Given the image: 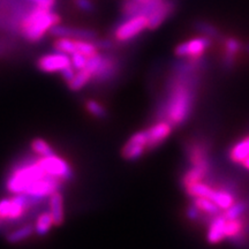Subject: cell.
I'll list each match as a JSON object with an SVG mask.
<instances>
[{"instance_id":"cell-1","label":"cell","mask_w":249,"mask_h":249,"mask_svg":"<svg viewBox=\"0 0 249 249\" xmlns=\"http://www.w3.org/2000/svg\"><path fill=\"white\" fill-rule=\"evenodd\" d=\"M192 71H179L169 85L166 101L161 107V117L172 126H181L191 117L195 102Z\"/></svg>"},{"instance_id":"cell-12","label":"cell","mask_w":249,"mask_h":249,"mask_svg":"<svg viewBox=\"0 0 249 249\" xmlns=\"http://www.w3.org/2000/svg\"><path fill=\"white\" fill-rule=\"evenodd\" d=\"M120 64L118 61V59L111 55H104L103 54V60L102 64L97 71L95 73V75L92 77V81L95 83H105L114 79L119 73Z\"/></svg>"},{"instance_id":"cell-20","label":"cell","mask_w":249,"mask_h":249,"mask_svg":"<svg viewBox=\"0 0 249 249\" xmlns=\"http://www.w3.org/2000/svg\"><path fill=\"white\" fill-rule=\"evenodd\" d=\"M224 46H225V55H224L223 58V64L224 66L231 68L232 65L234 64L236 54L240 52L242 44L240 40L233 38V37H230V38L225 39Z\"/></svg>"},{"instance_id":"cell-11","label":"cell","mask_w":249,"mask_h":249,"mask_svg":"<svg viewBox=\"0 0 249 249\" xmlns=\"http://www.w3.org/2000/svg\"><path fill=\"white\" fill-rule=\"evenodd\" d=\"M50 34L57 38H71L80 40H95L97 39V33L90 29L82 28H71L55 24L50 29Z\"/></svg>"},{"instance_id":"cell-18","label":"cell","mask_w":249,"mask_h":249,"mask_svg":"<svg viewBox=\"0 0 249 249\" xmlns=\"http://www.w3.org/2000/svg\"><path fill=\"white\" fill-rule=\"evenodd\" d=\"M229 157L232 163L240 164L249 157V136L240 140L230 149Z\"/></svg>"},{"instance_id":"cell-31","label":"cell","mask_w":249,"mask_h":249,"mask_svg":"<svg viewBox=\"0 0 249 249\" xmlns=\"http://www.w3.org/2000/svg\"><path fill=\"white\" fill-rule=\"evenodd\" d=\"M53 46L55 51L62 52V53H66L68 55L73 54L74 52H76L75 43H74V39L71 38H58L54 42Z\"/></svg>"},{"instance_id":"cell-34","label":"cell","mask_w":249,"mask_h":249,"mask_svg":"<svg viewBox=\"0 0 249 249\" xmlns=\"http://www.w3.org/2000/svg\"><path fill=\"white\" fill-rule=\"evenodd\" d=\"M201 213H202L200 211V209H198V208L196 207L195 204L189 205V207L187 208V210H186L187 217H188L191 220H197L198 218H200Z\"/></svg>"},{"instance_id":"cell-3","label":"cell","mask_w":249,"mask_h":249,"mask_svg":"<svg viewBox=\"0 0 249 249\" xmlns=\"http://www.w3.org/2000/svg\"><path fill=\"white\" fill-rule=\"evenodd\" d=\"M60 23V17L52 9L37 7L31 11L21 23V34L29 43H37L44 38L46 33L55 24Z\"/></svg>"},{"instance_id":"cell-15","label":"cell","mask_w":249,"mask_h":249,"mask_svg":"<svg viewBox=\"0 0 249 249\" xmlns=\"http://www.w3.org/2000/svg\"><path fill=\"white\" fill-rule=\"evenodd\" d=\"M174 7H176V5H174L173 1H171V0H166V1H165L164 4L157 9V11H155L150 17L147 18L149 29L151 30L157 29V28L160 27V24L173 13Z\"/></svg>"},{"instance_id":"cell-33","label":"cell","mask_w":249,"mask_h":249,"mask_svg":"<svg viewBox=\"0 0 249 249\" xmlns=\"http://www.w3.org/2000/svg\"><path fill=\"white\" fill-rule=\"evenodd\" d=\"M70 57L71 61V66L75 68L76 71H80L86 67L87 61H88V57H86L85 54L80 53V52H74V53L71 54Z\"/></svg>"},{"instance_id":"cell-24","label":"cell","mask_w":249,"mask_h":249,"mask_svg":"<svg viewBox=\"0 0 249 249\" xmlns=\"http://www.w3.org/2000/svg\"><path fill=\"white\" fill-rule=\"evenodd\" d=\"M35 233V229H34V225L31 224H26V225L18 227V229L14 230L11 233H8L7 236H6V240H7L8 244L15 245L18 244V242L26 240V239L29 238Z\"/></svg>"},{"instance_id":"cell-4","label":"cell","mask_w":249,"mask_h":249,"mask_svg":"<svg viewBox=\"0 0 249 249\" xmlns=\"http://www.w3.org/2000/svg\"><path fill=\"white\" fill-rule=\"evenodd\" d=\"M34 203L26 195H13L0 200V220H18L22 218Z\"/></svg>"},{"instance_id":"cell-32","label":"cell","mask_w":249,"mask_h":249,"mask_svg":"<svg viewBox=\"0 0 249 249\" xmlns=\"http://www.w3.org/2000/svg\"><path fill=\"white\" fill-rule=\"evenodd\" d=\"M247 209V203L245 202H235L231 208L225 210V213L223 214L225 216L226 219H236V218H240L244 213Z\"/></svg>"},{"instance_id":"cell-7","label":"cell","mask_w":249,"mask_h":249,"mask_svg":"<svg viewBox=\"0 0 249 249\" xmlns=\"http://www.w3.org/2000/svg\"><path fill=\"white\" fill-rule=\"evenodd\" d=\"M37 68L43 73L60 74L65 68L71 66V57L66 53L55 51L53 53H48L38 58L36 62Z\"/></svg>"},{"instance_id":"cell-22","label":"cell","mask_w":249,"mask_h":249,"mask_svg":"<svg viewBox=\"0 0 249 249\" xmlns=\"http://www.w3.org/2000/svg\"><path fill=\"white\" fill-rule=\"evenodd\" d=\"M185 191L187 193V195L191 196L192 198L210 197L211 193L213 191V187L202 180V181L194 182L192 183V185L185 187Z\"/></svg>"},{"instance_id":"cell-28","label":"cell","mask_w":249,"mask_h":249,"mask_svg":"<svg viewBox=\"0 0 249 249\" xmlns=\"http://www.w3.org/2000/svg\"><path fill=\"white\" fill-rule=\"evenodd\" d=\"M75 43V49L76 52L85 54L86 57H91V55L96 54L98 52V48L96 45L95 40H80V39H74Z\"/></svg>"},{"instance_id":"cell-9","label":"cell","mask_w":249,"mask_h":249,"mask_svg":"<svg viewBox=\"0 0 249 249\" xmlns=\"http://www.w3.org/2000/svg\"><path fill=\"white\" fill-rule=\"evenodd\" d=\"M148 150V141L145 130L134 133L130 138L124 143L121 155L126 160L134 161L141 158L144 152Z\"/></svg>"},{"instance_id":"cell-39","label":"cell","mask_w":249,"mask_h":249,"mask_svg":"<svg viewBox=\"0 0 249 249\" xmlns=\"http://www.w3.org/2000/svg\"><path fill=\"white\" fill-rule=\"evenodd\" d=\"M241 166L244 167L245 170H247V171H249V157L248 158H246V160L242 161L241 163Z\"/></svg>"},{"instance_id":"cell-26","label":"cell","mask_w":249,"mask_h":249,"mask_svg":"<svg viewBox=\"0 0 249 249\" xmlns=\"http://www.w3.org/2000/svg\"><path fill=\"white\" fill-rule=\"evenodd\" d=\"M193 204L200 209L201 213H204L209 216H216V214L220 213V209L213 203V200L209 197H195L193 198Z\"/></svg>"},{"instance_id":"cell-16","label":"cell","mask_w":249,"mask_h":249,"mask_svg":"<svg viewBox=\"0 0 249 249\" xmlns=\"http://www.w3.org/2000/svg\"><path fill=\"white\" fill-rule=\"evenodd\" d=\"M188 157L192 166L202 167L210 171V161L208 158L207 150L200 143H193L188 148Z\"/></svg>"},{"instance_id":"cell-38","label":"cell","mask_w":249,"mask_h":249,"mask_svg":"<svg viewBox=\"0 0 249 249\" xmlns=\"http://www.w3.org/2000/svg\"><path fill=\"white\" fill-rule=\"evenodd\" d=\"M96 45H97L98 50H108L112 48V42L110 39H95Z\"/></svg>"},{"instance_id":"cell-36","label":"cell","mask_w":249,"mask_h":249,"mask_svg":"<svg viewBox=\"0 0 249 249\" xmlns=\"http://www.w3.org/2000/svg\"><path fill=\"white\" fill-rule=\"evenodd\" d=\"M75 73H76L75 68H74L73 66H70V67L65 68V70L60 73V75L62 79H64L65 82L68 83L71 79H73L74 75H75Z\"/></svg>"},{"instance_id":"cell-10","label":"cell","mask_w":249,"mask_h":249,"mask_svg":"<svg viewBox=\"0 0 249 249\" xmlns=\"http://www.w3.org/2000/svg\"><path fill=\"white\" fill-rule=\"evenodd\" d=\"M145 130L148 141V149H155L160 145L166 139H169L173 130V126L167 120L161 119L157 123L152 124Z\"/></svg>"},{"instance_id":"cell-37","label":"cell","mask_w":249,"mask_h":249,"mask_svg":"<svg viewBox=\"0 0 249 249\" xmlns=\"http://www.w3.org/2000/svg\"><path fill=\"white\" fill-rule=\"evenodd\" d=\"M76 6L85 12H92L95 8L91 0H76Z\"/></svg>"},{"instance_id":"cell-6","label":"cell","mask_w":249,"mask_h":249,"mask_svg":"<svg viewBox=\"0 0 249 249\" xmlns=\"http://www.w3.org/2000/svg\"><path fill=\"white\" fill-rule=\"evenodd\" d=\"M148 29V18L143 15H134L126 18L114 30V38L118 42L126 43L138 37Z\"/></svg>"},{"instance_id":"cell-2","label":"cell","mask_w":249,"mask_h":249,"mask_svg":"<svg viewBox=\"0 0 249 249\" xmlns=\"http://www.w3.org/2000/svg\"><path fill=\"white\" fill-rule=\"evenodd\" d=\"M49 177L40 166L38 160H26L18 164L6 179V189L12 195H23L29 187L38 180Z\"/></svg>"},{"instance_id":"cell-21","label":"cell","mask_w":249,"mask_h":249,"mask_svg":"<svg viewBox=\"0 0 249 249\" xmlns=\"http://www.w3.org/2000/svg\"><path fill=\"white\" fill-rule=\"evenodd\" d=\"M92 73L90 71L87 70V68H82V70L80 71H76L75 75H74L73 79H71L70 82L67 83L68 86V89L71 90V91H80V90H82L85 88L86 86H88L90 82L92 81Z\"/></svg>"},{"instance_id":"cell-25","label":"cell","mask_w":249,"mask_h":249,"mask_svg":"<svg viewBox=\"0 0 249 249\" xmlns=\"http://www.w3.org/2000/svg\"><path fill=\"white\" fill-rule=\"evenodd\" d=\"M210 171L207 169H202V167H197V166H192L191 169H188L186 171L185 176L182 178V185L183 187H187L192 183L197 182V181H202L205 177L208 176Z\"/></svg>"},{"instance_id":"cell-17","label":"cell","mask_w":249,"mask_h":249,"mask_svg":"<svg viewBox=\"0 0 249 249\" xmlns=\"http://www.w3.org/2000/svg\"><path fill=\"white\" fill-rule=\"evenodd\" d=\"M210 200L219 208L220 210H227L235 203V196L231 191L225 188H214L210 195Z\"/></svg>"},{"instance_id":"cell-19","label":"cell","mask_w":249,"mask_h":249,"mask_svg":"<svg viewBox=\"0 0 249 249\" xmlns=\"http://www.w3.org/2000/svg\"><path fill=\"white\" fill-rule=\"evenodd\" d=\"M244 220L241 218L236 219H227L225 224V236L226 239H231L233 241L240 242L244 240Z\"/></svg>"},{"instance_id":"cell-29","label":"cell","mask_w":249,"mask_h":249,"mask_svg":"<svg viewBox=\"0 0 249 249\" xmlns=\"http://www.w3.org/2000/svg\"><path fill=\"white\" fill-rule=\"evenodd\" d=\"M86 110L91 114L92 117L98 118V119H104L107 116V110L95 99H88L86 102Z\"/></svg>"},{"instance_id":"cell-35","label":"cell","mask_w":249,"mask_h":249,"mask_svg":"<svg viewBox=\"0 0 249 249\" xmlns=\"http://www.w3.org/2000/svg\"><path fill=\"white\" fill-rule=\"evenodd\" d=\"M34 2L37 7L45 8V9H52L55 6V0H30Z\"/></svg>"},{"instance_id":"cell-5","label":"cell","mask_w":249,"mask_h":249,"mask_svg":"<svg viewBox=\"0 0 249 249\" xmlns=\"http://www.w3.org/2000/svg\"><path fill=\"white\" fill-rule=\"evenodd\" d=\"M37 160H38L40 166L43 167V170L45 171V173L49 177L59 179L64 182L73 179L74 172L71 170V165L60 156L52 154L44 156V157H38Z\"/></svg>"},{"instance_id":"cell-14","label":"cell","mask_w":249,"mask_h":249,"mask_svg":"<svg viewBox=\"0 0 249 249\" xmlns=\"http://www.w3.org/2000/svg\"><path fill=\"white\" fill-rule=\"evenodd\" d=\"M49 213L51 214L54 226L62 225L65 220L64 196L58 191L49 197Z\"/></svg>"},{"instance_id":"cell-27","label":"cell","mask_w":249,"mask_h":249,"mask_svg":"<svg viewBox=\"0 0 249 249\" xmlns=\"http://www.w3.org/2000/svg\"><path fill=\"white\" fill-rule=\"evenodd\" d=\"M30 148L37 157H44V156L54 154L53 149H52L51 145H50L49 143L43 139L33 140V141H31Z\"/></svg>"},{"instance_id":"cell-23","label":"cell","mask_w":249,"mask_h":249,"mask_svg":"<svg viewBox=\"0 0 249 249\" xmlns=\"http://www.w3.org/2000/svg\"><path fill=\"white\" fill-rule=\"evenodd\" d=\"M52 226H54L53 220H52L51 214L49 211H43L37 216L36 223L34 225L35 233L39 236H45L48 233L51 231Z\"/></svg>"},{"instance_id":"cell-8","label":"cell","mask_w":249,"mask_h":249,"mask_svg":"<svg viewBox=\"0 0 249 249\" xmlns=\"http://www.w3.org/2000/svg\"><path fill=\"white\" fill-rule=\"evenodd\" d=\"M211 46V38L207 36L196 37L177 46L174 52L179 58H201Z\"/></svg>"},{"instance_id":"cell-13","label":"cell","mask_w":249,"mask_h":249,"mask_svg":"<svg viewBox=\"0 0 249 249\" xmlns=\"http://www.w3.org/2000/svg\"><path fill=\"white\" fill-rule=\"evenodd\" d=\"M226 218L224 214L219 213L213 217V219L210 220L209 229H208L207 233V240L209 244H218V242L225 240V224H226Z\"/></svg>"},{"instance_id":"cell-30","label":"cell","mask_w":249,"mask_h":249,"mask_svg":"<svg viewBox=\"0 0 249 249\" xmlns=\"http://www.w3.org/2000/svg\"><path fill=\"white\" fill-rule=\"evenodd\" d=\"M195 29L201 33L203 36L209 37V38H217L219 36V30L216 27L209 22H205V21H196L194 23Z\"/></svg>"},{"instance_id":"cell-40","label":"cell","mask_w":249,"mask_h":249,"mask_svg":"<svg viewBox=\"0 0 249 249\" xmlns=\"http://www.w3.org/2000/svg\"><path fill=\"white\" fill-rule=\"evenodd\" d=\"M246 50H247V52L249 53V44H248L247 46H246Z\"/></svg>"}]
</instances>
